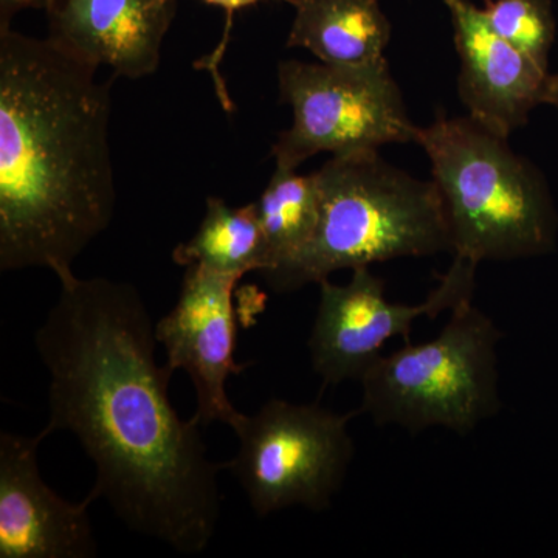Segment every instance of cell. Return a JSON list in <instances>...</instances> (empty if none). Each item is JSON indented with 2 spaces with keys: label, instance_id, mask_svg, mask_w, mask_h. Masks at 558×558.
Wrapping results in <instances>:
<instances>
[{
  "label": "cell",
  "instance_id": "6da1fadb",
  "mask_svg": "<svg viewBox=\"0 0 558 558\" xmlns=\"http://www.w3.org/2000/svg\"><path fill=\"white\" fill-rule=\"evenodd\" d=\"M35 347L49 371L47 436L75 435L95 465L89 497L124 526L186 556L208 548L222 512L220 470L201 425L170 399L156 325L138 290L108 278H61Z\"/></svg>",
  "mask_w": 558,
  "mask_h": 558
},
{
  "label": "cell",
  "instance_id": "7a4b0ae2",
  "mask_svg": "<svg viewBox=\"0 0 558 558\" xmlns=\"http://www.w3.org/2000/svg\"><path fill=\"white\" fill-rule=\"evenodd\" d=\"M53 40L0 32V270L58 279L109 229L112 81Z\"/></svg>",
  "mask_w": 558,
  "mask_h": 558
},
{
  "label": "cell",
  "instance_id": "3957f363",
  "mask_svg": "<svg viewBox=\"0 0 558 558\" xmlns=\"http://www.w3.org/2000/svg\"><path fill=\"white\" fill-rule=\"evenodd\" d=\"M315 175L317 230L295 259L263 275L274 292H295L339 270L451 252L436 183L392 167L379 149L332 156Z\"/></svg>",
  "mask_w": 558,
  "mask_h": 558
},
{
  "label": "cell",
  "instance_id": "277c9868",
  "mask_svg": "<svg viewBox=\"0 0 558 558\" xmlns=\"http://www.w3.org/2000/svg\"><path fill=\"white\" fill-rule=\"evenodd\" d=\"M447 220L451 253L480 266L548 255L558 215L542 171L472 117L439 112L418 128Z\"/></svg>",
  "mask_w": 558,
  "mask_h": 558
},
{
  "label": "cell",
  "instance_id": "5b68a950",
  "mask_svg": "<svg viewBox=\"0 0 558 558\" xmlns=\"http://www.w3.org/2000/svg\"><path fill=\"white\" fill-rule=\"evenodd\" d=\"M494 319L462 301L436 339L380 355L363 374L362 411L379 427L421 433L442 427L469 435L501 409Z\"/></svg>",
  "mask_w": 558,
  "mask_h": 558
},
{
  "label": "cell",
  "instance_id": "8992f818",
  "mask_svg": "<svg viewBox=\"0 0 558 558\" xmlns=\"http://www.w3.org/2000/svg\"><path fill=\"white\" fill-rule=\"evenodd\" d=\"M278 87L279 100L292 108V126L271 146L277 168L296 170L322 153L416 143L418 128L385 57L355 65L282 61Z\"/></svg>",
  "mask_w": 558,
  "mask_h": 558
},
{
  "label": "cell",
  "instance_id": "52a82bcc",
  "mask_svg": "<svg viewBox=\"0 0 558 558\" xmlns=\"http://www.w3.org/2000/svg\"><path fill=\"white\" fill-rule=\"evenodd\" d=\"M351 417L282 399H270L252 416L242 414L233 427L240 447L226 469L259 519L295 506L312 512L330 508L355 453Z\"/></svg>",
  "mask_w": 558,
  "mask_h": 558
},
{
  "label": "cell",
  "instance_id": "ba28073f",
  "mask_svg": "<svg viewBox=\"0 0 558 558\" xmlns=\"http://www.w3.org/2000/svg\"><path fill=\"white\" fill-rule=\"evenodd\" d=\"M476 269V264L454 256L438 288L413 306L388 301L384 279L369 267L352 270V278L343 286L323 279L318 282L317 315L307 343L312 368L325 385L360 381L389 340L402 337L410 341L416 319L436 318L462 301L472 300Z\"/></svg>",
  "mask_w": 558,
  "mask_h": 558
},
{
  "label": "cell",
  "instance_id": "9c48e42d",
  "mask_svg": "<svg viewBox=\"0 0 558 558\" xmlns=\"http://www.w3.org/2000/svg\"><path fill=\"white\" fill-rule=\"evenodd\" d=\"M240 279L207 267H185L178 303L156 325L168 368L185 371L193 384L197 400L193 418L201 427L222 422L233 428L242 417L227 396V380L250 365L234 360L233 295Z\"/></svg>",
  "mask_w": 558,
  "mask_h": 558
},
{
  "label": "cell",
  "instance_id": "30bf717a",
  "mask_svg": "<svg viewBox=\"0 0 558 558\" xmlns=\"http://www.w3.org/2000/svg\"><path fill=\"white\" fill-rule=\"evenodd\" d=\"M49 436L0 435V558H94L95 538L87 495L81 502L47 486L38 450Z\"/></svg>",
  "mask_w": 558,
  "mask_h": 558
},
{
  "label": "cell",
  "instance_id": "8fae6325",
  "mask_svg": "<svg viewBox=\"0 0 558 558\" xmlns=\"http://www.w3.org/2000/svg\"><path fill=\"white\" fill-rule=\"evenodd\" d=\"M461 61L458 92L469 117L509 138L527 124L532 110L548 105L549 69L498 36L484 11L469 0H444Z\"/></svg>",
  "mask_w": 558,
  "mask_h": 558
},
{
  "label": "cell",
  "instance_id": "7c38bea8",
  "mask_svg": "<svg viewBox=\"0 0 558 558\" xmlns=\"http://www.w3.org/2000/svg\"><path fill=\"white\" fill-rule=\"evenodd\" d=\"M49 39L116 78L140 80L159 69L175 0H49Z\"/></svg>",
  "mask_w": 558,
  "mask_h": 558
},
{
  "label": "cell",
  "instance_id": "4fadbf2b",
  "mask_svg": "<svg viewBox=\"0 0 558 558\" xmlns=\"http://www.w3.org/2000/svg\"><path fill=\"white\" fill-rule=\"evenodd\" d=\"M288 47L306 49L319 62L355 65L384 58L391 22L380 0H292Z\"/></svg>",
  "mask_w": 558,
  "mask_h": 558
},
{
  "label": "cell",
  "instance_id": "5bb4252c",
  "mask_svg": "<svg viewBox=\"0 0 558 558\" xmlns=\"http://www.w3.org/2000/svg\"><path fill=\"white\" fill-rule=\"evenodd\" d=\"M172 260L180 267L202 266L240 278L259 274L267 256L255 202L230 207L219 197H208L199 229L174 248Z\"/></svg>",
  "mask_w": 558,
  "mask_h": 558
},
{
  "label": "cell",
  "instance_id": "9a60e30c",
  "mask_svg": "<svg viewBox=\"0 0 558 558\" xmlns=\"http://www.w3.org/2000/svg\"><path fill=\"white\" fill-rule=\"evenodd\" d=\"M255 205L266 242L263 277L295 259L314 238L319 219L317 175L277 168Z\"/></svg>",
  "mask_w": 558,
  "mask_h": 558
},
{
  "label": "cell",
  "instance_id": "2e32d148",
  "mask_svg": "<svg viewBox=\"0 0 558 558\" xmlns=\"http://www.w3.org/2000/svg\"><path fill=\"white\" fill-rule=\"evenodd\" d=\"M484 16L510 46L549 69L557 24L550 0H484Z\"/></svg>",
  "mask_w": 558,
  "mask_h": 558
},
{
  "label": "cell",
  "instance_id": "e0dca14e",
  "mask_svg": "<svg viewBox=\"0 0 558 558\" xmlns=\"http://www.w3.org/2000/svg\"><path fill=\"white\" fill-rule=\"evenodd\" d=\"M202 2L208 3V5L219 7L226 11V31H223L222 39L218 44L215 50L207 57L201 58L199 61L194 64V68L199 70H207L209 76H211L213 84H215L216 95L220 106L231 112L233 110V101H231L229 90H227L226 81H223L222 73H220V62H222L223 54H226L227 47L230 43V32L233 28V17L238 11L248 9V7L258 5L260 2H269V0H202ZM277 2H289L292 5V0H277Z\"/></svg>",
  "mask_w": 558,
  "mask_h": 558
},
{
  "label": "cell",
  "instance_id": "ac0fdd59",
  "mask_svg": "<svg viewBox=\"0 0 558 558\" xmlns=\"http://www.w3.org/2000/svg\"><path fill=\"white\" fill-rule=\"evenodd\" d=\"M49 0H0V32L11 28V21L24 10H46Z\"/></svg>",
  "mask_w": 558,
  "mask_h": 558
},
{
  "label": "cell",
  "instance_id": "d6986e66",
  "mask_svg": "<svg viewBox=\"0 0 558 558\" xmlns=\"http://www.w3.org/2000/svg\"><path fill=\"white\" fill-rule=\"evenodd\" d=\"M548 105H553L558 110V75H553L550 80Z\"/></svg>",
  "mask_w": 558,
  "mask_h": 558
}]
</instances>
